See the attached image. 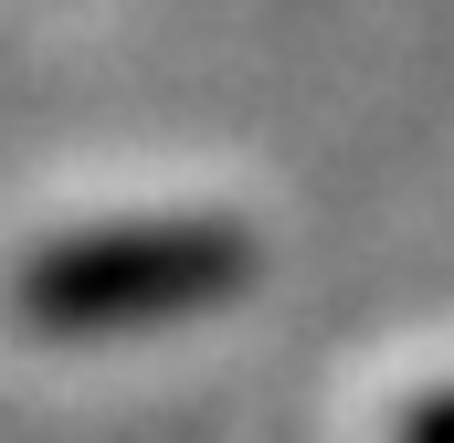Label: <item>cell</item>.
<instances>
[{
    "mask_svg": "<svg viewBox=\"0 0 454 443\" xmlns=\"http://www.w3.org/2000/svg\"><path fill=\"white\" fill-rule=\"evenodd\" d=\"M254 285V232L212 212H148V222H85L64 243H32L11 275L21 328L43 338H137L212 317Z\"/></svg>",
    "mask_w": 454,
    "mask_h": 443,
    "instance_id": "1",
    "label": "cell"
},
{
    "mask_svg": "<svg viewBox=\"0 0 454 443\" xmlns=\"http://www.w3.org/2000/svg\"><path fill=\"white\" fill-rule=\"evenodd\" d=\"M402 443H454V391H423L402 412Z\"/></svg>",
    "mask_w": 454,
    "mask_h": 443,
    "instance_id": "2",
    "label": "cell"
}]
</instances>
